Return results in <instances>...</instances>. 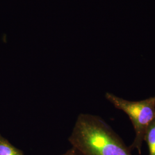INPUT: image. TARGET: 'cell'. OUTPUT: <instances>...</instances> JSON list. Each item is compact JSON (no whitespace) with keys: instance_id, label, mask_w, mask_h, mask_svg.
Segmentation results:
<instances>
[{"instance_id":"6da1fadb","label":"cell","mask_w":155,"mask_h":155,"mask_svg":"<svg viewBox=\"0 0 155 155\" xmlns=\"http://www.w3.org/2000/svg\"><path fill=\"white\" fill-rule=\"evenodd\" d=\"M68 141L82 155H132L109 125L91 114L78 116Z\"/></svg>"},{"instance_id":"7a4b0ae2","label":"cell","mask_w":155,"mask_h":155,"mask_svg":"<svg viewBox=\"0 0 155 155\" xmlns=\"http://www.w3.org/2000/svg\"><path fill=\"white\" fill-rule=\"evenodd\" d=\"M105 97L116 108L124 111L130 118L136 136L129 148L131 150H137L139 154H141L146 130L155 119L154 97L139 101H130L107 93Z\"/></svg>"},{"instance_id":"277c9868","label":"cell","mask_w":155,"mask_h":155,"mask_svg":"<svg viewBox=\"0 0 155 155\" xmlns=\"http://www.w3.org/2000/svg\"><path fill=\"white\" fill-rule=\"evenodd\" d=\"M0 155H24V153L0 134Z\"/></svg>"},{"instance_id":"3957f363","label":"cell","mask_w":155,"mask_h":155,"mask_svg":"<svg viewBox=\"0 0 155 155\" xmlns=\"http://www.w3.org/2000/svg\"><path fill=\"white\" fill-rule=\"evenodd\" d=\"M144 141H146L148 145L149 155H155V119L147 128Z\"/></svg>"},{"instance_id":"8992f818","label":"cell","mask_w":155,"mask_h":155,"mask_svg":"<svg viewBox=\"0 0 155 155\" xmlns=\"http://www.w3.org/2000/svg\"><path fill=\"white\" fill-rule=\"evenodd\" d=\"M154 98H155V97H154Z\"/></svg>"},{"instance_id":"5b68a950","label":"cell","mask_w":155,"mask_h":155,"mask_svg":"<svg viewBox=\"0 0 155 155\" xmlns=\"http://www.w3.org/2000/svg\"><path fill=\"white\" fill-rule=\"evenodd\" d=\"M61 155H82L81 152L77 150L76 148H75L74 147H72L69 150H68L66 152H65L64 154Z\"/></svg>"}]
</instances>
